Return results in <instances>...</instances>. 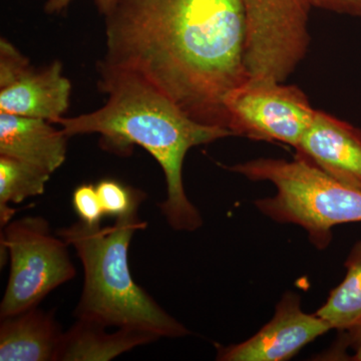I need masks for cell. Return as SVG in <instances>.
I'll list each match as a JSON object with an SVG mask.
<instances>
[{"label":"cell","instance_id":"obj_7","mask_svg":"<svg viewBox=\"0 0 361 361\" xmlns=\"http://www.w3.org/2000/svg\"><path fill=\"white\" fill-rule=\"evenodd\" d=\"M249 78L285 82L307 54L310 0H244Z\"/></svg>","mask_w":361,"mask_h":361},{"label":"cell","instance_id":"obj_4","mask_svg":"<svg viewBox=\"0 0 361 361\" xmlns=\"http://www.w3.org/2000/svg\"><path fill=\"white\" fill-rule=\"evenodd\" d=\"M223 167L253 182L274 185L276 194L254 205L275 222L300 226L319 250L329 246L336 226L361 222V191L332 179L301 157L259 158Z\"/></svg>","mask_w":361,"mask_h":361},{"label":"cell","instance_id":"obj_16","mask_svg":"<svg viewBox=\"0 0 361 361\" xmlns=\"http://www.w3.org/2000/svg\"><path fill=\"white\" fill-rule=\"evenodd\" d=\"M104 214L120 218L140 208L146 195L142 191L125 186L115 180H102L97 185Z\"/></svg>","mask_w":361,"mask_h":361},{"label":"cell","instance_id":"obj_11","mask_svg":"<svg viewBox=\"0 0 361 361\" xmlns=\"http://www.w3.org/2000/svg\"><path fill=\"white\" fill-rule=\"evenodd\" d=\"M68 137L44 118L0 111V155L11 157L52 174L63 166Z\"/></svg>","mask_w":361,"mask_h":361},{"label":"cell","instance_id":"obj_9","mask_svg":"<svg viewBox=\"0 0 361 361\" xmlns=\"http://www.w3.org/2000/svg\"><path fill=\"white\" fill-rule=\"evenodd\" d=\"M331 330L329 323L316 313L301 308L295 292L284 293L277 303L274 316L257 334L238 344L217 345L220 361H285L290 360L317 337Z\"/></svg>","mask_w":361,"mask_h":361},{"label":"cell","instance_id":"obj_1","mask_svg":"<svg viewBox=\"0 0 361 361\" xmlns=\"http://www.w3.org/2000/svg\"><path fill=\"white\" fill-rule=\"evenodd\" d=\"M104 23L101 63L144 78L197 122L227 129L225 97L248 78L244 0H116Z\"/></svg>","mask_w":361,"mask_h":361},{"label":"cell","instance_id":"obj_10","mask_svg":"<svg viewBox=\"0 0 361 361\" xmlns=\"http://www.w3.org/2000/svg\"><path fill=\"white\" fill-rule=\"evenodd\" d=\"M295 151V155L332 179L361 191V130L358 128L316 110Z\"/></svg>","mask_w":361,"mask_h":361},{"label":"cell","instance_id":"obj_14","mask_svg":"<svg viewBox=\"0 0 361 361\" xmlns=\"http://www.w3.org/2000/svg\"><path fill=\"white\" fill-rule=\"evenodd\" d=\"M344 266L345 277L330 291L326 302L315 312L331 329L338 331L361 322V241L353 246Z\"/></svg>","mask_w":361,"mask_h":361},{"label":"cell","instance_id":"obj_8","mask_svg":"<svg viewBox=\"0 0 361 361\" xmlns=\"http://www.w3.org/2000/svg\"><path fill=\"white\" fill-rule=\"evenodd\" d=\"M71 84L63 63L54 61L42 68L6 39L0 40V111L44 118L52 123L70 106Z\"/></svg>","mask_w":361,"mask_h":361},{"label":"cell","instance_id":"obj_6","mask_svg":"<svg viewBox=\"0 0 361 361\" xmlns=\"http://www.w3.org/2000/svg\"><path fill=\"white\" fill-rule=\"evenodd\" d=\"M283 82L248 78L228 92L224 108L233 135L296 149L316 110L302 90Z\"/></svg>","mask_w":361,"mask_h":361},{"label":"cell","instance_id":"obj_15","mask_svg":"<svg viewBox=\"0 0 361 361\" xmlns=\"http://www.w3.org/2000/svg\"><path fill=\"white\" fill-rule=\"evenodd\" d=\"M51 174L11 157L0 155V224L4 228L16 210L9 204H20L42 195Z\"/></svg>","mask_w":361,"mask_h":361},{"label":"cell","instance_id":"obj_2","mask_svg":"<svg viewBox=\"0 0 361 361\" xmlns=\"http://www.w3.org/2000/svg\"><path fill=\"white\" fill-rule=\"evenodd\" d=\"M97 71V85L106 96V104L85 115L61 116L54 123L68 137L101 135L102 147L116 154L123 155L135 145L146 149L165 175L167 197L160 208L168 224L176 231L200 229L203 218L185 192L184 160L194 147L231 137L232 133L197 122L155 85L132 71L101 61Z\"/></svg>","mask_w":361,"mask_h":361},{"label":"cell","instance_id":"obj_12","mask_svg":"<svg viewBox=\"0 0 361 361\" xmlns=\"http://www.w3.org/2000/svg\"><path fill=\"white\" fill-rule=\"evenodd\" d=\"M63 334L54 311L39 306L2 318L0 361H58Z\"/></svg>","mask_w":361,"mask_h":361},{"label":"cell","instance_id":"obj_13","mask_svg":"<svg viewBox=\"0 0 361 361\" xmlns=\"http://www.w3.org/2000/svg\"><path fill=\"white\" fill-rule=\"evenodd\" d=\"M97 323L78 319L65 332L58 361H109L159 337L140 330L118 329L114 334Z\"/></svg>","mask_w":361,"mask_h":361},{"label":"cell","instance_id":"obj_20","mask_svg":"<svg viewBox=\"0 0 361 361\" xmlns=\"http://www.w3.org/2000/svg\"><path fill=\"white\" fill-rule=\"evenodd\" d=\"M75 0H47L44 4V11L49 14H59L65 11L71 2ZM97 11L103 16H106L115 4L116 0H94Z\"/></svg>","mask_w":361,"mask_h":361},{"label":"cell","instance_id":"obj_17","mask_svg":"<svg viewBox=\"0 0 361 361\" xmlns=\"http://www.w3.org/2000/svg\"><path fill=\"white\" fill-rule=\"evenodd\" d=\"M73 206L80 220L90 226L101 225L104 214L97 186L82 184L75 190Z\"/></svg>","mask_w":361,"mask_h":361},{"label":"cell","instance_id":"obj_19","mask_svg":"<svg viewBox=\"0 0 361 361\" xmlns=\"http://www.w3.org/2000/svg\"><path fill=\"white\" fill-rule=\"evenodd\" d=\"M311 7L361 18V0H310Z\"/></svg>","mask_w":361,"mask_h":361},{"label":"cell","instance_id":"obj_3","mask_svg":"<svg viewBox=\"0 0 361 361\" xmlns=\"http://www.w3.org/2000/svg\"><path fill=\"white\" fill-rule=\"evenodd\" d=\"M139 209L116 218L111 226H90L80 220L56 230V235L77 252L84 268L75 318L108 329L140 330L159 338L189 336V329L161 307L130 274V241L135 232L148 226L139 217Z\"/></svg>","mask_w":361,"mask_h":361},{"label":"cell","instance_id":"obj_18","mask_svg":"<svg viewBox=\"0 0 361 361\" xmlns=\"http://www.w3.org/2000/svg\"><path fill=\"white\" fill-rule=\"evenodd\" d=\"M341 332L343 334L341 339L337 341L334 348L329 349V353L323 355L324 360H336L343 349L350 348L353 355L348 356V360L361 361V322Z\"/></svg>","mask_w":361,"mask_h":361},{"label":"cell","instance_id":"obj_5","mask_svg":"<svg viewBox=\"0 0 361 361\" xmlns=\"http://www.w3.org/2000/svg\"><path fill=\"white\" fill-rule=\"evenodd\" d=\"M1 244L11 258V272L0 318L18 314L39 303L75 276L68 244L54 236L42 217H25L4 226Z\"/></svg>","mask_w":361,"mask_h":361}]
</instances>
